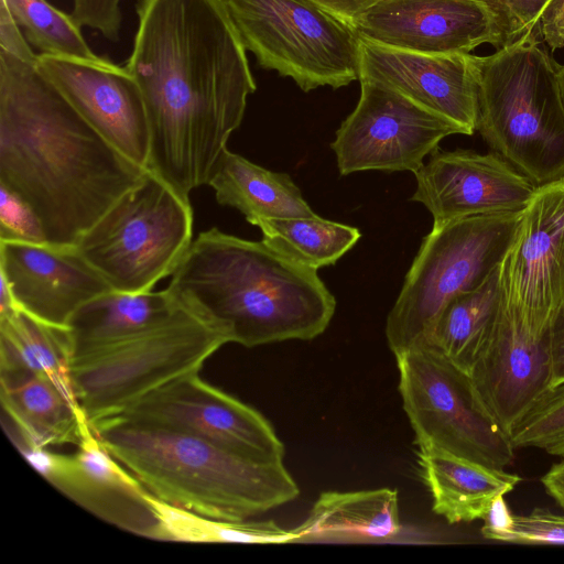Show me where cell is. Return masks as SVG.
Instances as JSON below:
<instances>
[{"mask_svg":"<svg viewBox=\"0 0 564 564\" xmlns=\"http://www.w3.org/2000/svg\"><path fill=\"white\" fill-rule=\"evenodd\" d=\"M469 376L487 409L510 436L517 423L552 386L549 334L542 338L531 336L502 306Z\"/></svg>","mask_w":564,"mask_h":564,"instance_id":"20","label":"cell"},{"mask_svg":"<svg viewBox=\"0 0 564 564\" xmlns=\"http://www.w3.org/2000/svg\"><path fill=\"white\" fill-rule=\"evenodd\" d=\"M0 50L24 62L36 64L37 55L31 50L25 35L21 33L19 24L2 0L0 1Z\"/></svg>","mask_w":564,"mask_h":564,"instance_id":"36","label":"cell"},{"mask_svg":"<svg viewBox=\"0 0 564 564\" xmlns=\"http://www.w3.org/2000/svg\"><path fill=\"white\" fill-rule=\"evenodd\" d=\"M183 307L251 348L311 340L328 327L336 300L317 274L263 240L216 227L192 241L165 289Z\"/></svg>","mask_w":564,"mask_h":564,"instance_id":"3","label":"cell"},{"mask_svg":"<svg viewBox=\"0 0 564 564\" xmlns=\"http://www.w3.org/2000/svg\"><path fill=\"white\" fill-rule=\"evenodd\" d=\"M395 359L403 410L417 446H435L496 468L513 462L510 436L467 372L430 346L405 350Z\"/></svg>","mask_w":564,"mask_h":564,"instance_id":"10","label":"cell"},{"mask_svg":"<svg viewBox=\"0 0 564 564\" xmlns=\"http://www.w3.org/2000/svg\"><path fill=\"white\" fill-rule=\"evenodd\" d=\"M498 270L479 288L454 297L422 346L470 373L502 312Z\"/></svg>","mask_w":564,"mask_h":564,"instance_id":"27","label":"cell"},{"mask_svg":"<svg viewBox=\"0 0 564 564\" xmlns=\"http://www.w3.org/2000/svg\"><path fill=\"white\" fill-rule=\"evenodd\" d=\"M341 19L354 23L365 10L379 0H312Z\"/></svg>","mask_w":564,"mask_h":564,"instance_id":"39","label":"cell"},{"mask_svg":"<svg viewBox=\"0 0 564 564\" xmlns=\"http://www.w3.org/2000/svg\"><path fill=\"white\" fill-rule=\"evenodd\" d=\"M231 333L183 306L131 336L78 352L70 362L77 402L91 427L124 413L170 381L199 372Z\"/></svg>","mask_w":564,"mask_h":564,"instance_id":"6","label":"cell"},{"mask_svg":"<svg viewBox=\"0 0 564 564\" xmlns=\"http://www.w3.org/2000/svg\"><path fill=\"white\" fill-rule=\"evenodd\" d=\"M549 338L553 367L552 384H554L564 381V303L550 325Z\"/></svg>","mask_w":564,"mask_h":564,"instance_id":"38","label":"cell"},{"mask_svg":"<svg viewBox=\"0 0 564 564\" xmlns=\"http://www.w3.org/2000/svg\"><path fill=\"white\" fill-rule=\"evenodd\" d=\"M359 79L390 86L456 123L467 135L477 129L478 74L475 55L412 52L360 37Z\"/></svg>","mask_w":564,"mask_h":564,"instance_id":"17","label":"cell"},{"mask_svg":"<svg viewBox=\"0 0 564 564\" xmlns=\"http://www.w3.org/2000/svg\"><path fill=\"white\" fill-rule=\"evenodd\" d=\"M115 419L185 433L257 462L283 460L285 447L257 410L193 372L152 391Z\"/></svg>","mask_w":564,"mask_h":564,"instance_id":"13","label":"cell"},{"mask_svg":"<svg viewBox=\"0 0 564 564\" xmlns=\"http://www.w3.org/2000/svg\"><path fill=\"white\" fill-rule=\"evenodd\" d=\"M513 447L564 457V381L552 384L510 433Z\"/></svg>","mask_w":564,"mask_h":564,"instance_id":"31","label":"cell"},{"mask_svg":"<svg viewBox=\"0 0 564 564\" xmlns=\"http://www.w3.org/2000/svg\"><path fill=\"white\" fill-rule=\"evenodd\" d=\"M258 64L303 91L359 78L360 37L351 23L312 0H221Z\"/></svg>","mask_w":564,"mask_h":564,"instance_id":"9","label":"cell"},{"mask_svg":"<svg viewBox=\"0 0 564 564\" xmlns=\"http://www.w3.org/2000/svg\"><path fill=\"white\" fill-rule=\"evenodd\" d=\"M3 427L13 442L36 447L77 445L87 419L74 393L50 378L0 376Z\"/></svg>","mask_w":564,"mask_h":564,"instance_id":"21","label":"cell"},{"mask_svg":"<svg viewBox=\"0 0 564 564\" xmlns=\"http://www.w3.org/2000/svg\"><path fill=\"white\" fill-rule=\"evenodd\" d=\"M536 34L551 50L564 47V0H550L536 23Z\"/></svg>","mask_w":564,"mask_h":564,"instance_id":"37","label":"cell"},{"mask_svg":"<svg viewBox=\"0 0 564 564\" xmlns=\"http://www.w3.org/2000/svg\"><path fill=\"white\" fill-rule=\"evenodd\" d=\"M410 198L433 216V224L499 213L521 212L536 185L494 151L436 149L415 173Z\"/></svg>","mask_w":564,"mask_h":564,"instance_id":"15","label":"cell"},{"mask_svg":"<svg viewBox=\"0 0 564 564\" xmlns=\"http://www.w3.org/2000/svg\"><path fill=\"white\" fill-rule=\"evenodd\" d=\"M151 503L159 520L160 541L281 544L294 542L296 538L293 530H285L272 520L213 519L165 503L152 494Z\"/></svg>","mask_w":564,"mask_h":564,"instance_id":"29","label":"cell"},{"mask_svg":"<svg viewBox=\"0 0 564 564\" xmlns=\"http://www.w3.org/2000/svg\"><path fill=\"white\" fill-rule=\"evenodd\" d=\"M193 220L189 199L148 170L74 248L113 291L149 292L191 246Z\"/></svg>","mask_w":564,"mask_h":564,"instance_id":"8","label":"cell"},{"mask_svg":"<svg viewBox=\"0 0 564 564\" xmlns=\"http://www.w3.org/2000/svg\"><path fill=\"white\" fill-rule=\"evenodd\" d=\"M73 355L68 327L45 323L20 307L0 314V376L46 377L75 394L70 378Z\"/></svg>","mask_w":564,"mask_h":564,"instance_id":"25","label":"cell"},{"mask_svg":"<svg viewBox=\"0 0 564 564\" xmlns=\"http://www.w3.org/2000/svg\"><path fill=\"white\" fill-rule=\"evenodd\" d=\"M489 10L497 50L536 34V23L550 0H478ZM540 40V39H539Z\"/></svg>","mask_w":564,"mask_h":564,"instance_id":"32","label":"cell"},{"mask_svg":"<svg viewBox=\"0 0 564 564\" xmlns=\"http://www.w3.org/2000/svg\"><path fill=\"white\" fill-rule=\"evenodd\" d=\"M521 212L433 224L387 317L384 333L394 356L422 346L444 307L498 270Z\"/></svg>","mask_w":564,"mask_h":564,"instance_id":"7","label":"cell"},{"mask_svg":"<svg viewBox=\"0 0 564 564\" xmlns=\"http://www.w3.org/2000/svg\"><path fill=\"white\" fill-rule=\"evenodd\" d=\"M91 429L155 498L204 517L247 520L300 495L283 460L248 459L185 433L123 419Z\"/></svg>","mask_w":564,"mask_h":564,"instance_id":"4","label":"cell"},{"mask_svg":"<svg viewBox=\"0 0 564 564\" xmlns=\"http://www.w3.org/2000/svg\"><path fill=\"white\" fill-rule=\"evenodd\" d=\"M39 70L108 142L147 169L150 129L141 90L112 61H85L39 54Z\"/></svg>","mask_w":564,"mask_h":564,"instance_id":"16","label":"cell"},{"mask_svg":"<svg viewBox=\"0 0 564 564\" xmlns=\"http://www.w3.org/2000/svg\"><path fill=\"white\" fill-rule=\"evenodd\" d=\"M0 241L46 243L33 212L15 195L0 186Z\"/></svg>","mask_w":564,"mask_h":564,"instance_id":"34","label":"cell"},{"mask_svg":"<svg viewBox=\"0 0 564 564\" xmlns=\"http://www.w3.org/2000/svg\"><path fill=\"white\" fill-rule=\"evenodd\" d=\"M497 541L522 544L564 545V516L545 509L513 514Z\"/></svg>","mask_w":564,"mask_h":564,"instance_id":"33","label":"cell"},{"mask_svg":"<svg viewBox=\"0 0 564 564\" xmlns=\"http://www.w3.org/2000/svg\"><path fill=\"white\" fill-rule=\"evenodd\" d=\"M10 13L24 29L29 43L41 54L108 64L111 59L98 56L84 40L80 26L70 14L56 9L46 0H2Z\"/></svg>","mask_w":564,"mask_h":564,"instance_id":"30","label":"cell"},{"mask_svg":"<svg viewBox=\"0 0 564 564\" xmlns=\"http://www.w3.org/2000/svg\"><path fill=\"white\" fill-rule=\"evenodd\" d=\"M271 248L304 267L332 265L359 240L358 228L313 217L268 218L256 225Z\"/></svg>","mask_w":564,"mask_h":564,"instance_id":"28","label":"cell"},{"mask_svg":"<svg viewBox=\"0 0 564 564\" xmlns=\"http://www.w3.org/2000/svg\"><path fill=\"white\" fill-rule=\"evenodd\" d=\"M402 529L397 490L325 491L292 529L294 542H377Z\"/></svg>","mask_w":564,"mask_h":564,"instance_id":"23","label":"cell"},{"mask_svg":"<svg viewBox=\"0 0 564 564\" xmlns=\"http://www.w3.org/2000/svg\"><path fill=\"white\" fill-rule=\"evenodd\" d=\"M417 447L433 511L449 524L484 520L494 502L521 481L519 475L503 468L489 467L435 446Z\"/></svg>","mask_w":564,"mask_h":564,"instance_id":"22","label":"cell"},{"mask_svg":"<svg viewBox=\"0 0 564 564\" xmlns=\"http://www.w3.org/2000/svg\"><path fill=\"white\" fill-rule=\"evenodd\" d=\"M352 25L367 41L427 54H465L495 39L492 17L478 0H379Z\"/></svg>","mask_w":564,"mask_h":564,"instance_id":"18","label":"cell"},{"mask_svg":"<svg viewBox=\"0 0 564 564\" xmlns=\"http://www.w3.org/2000/svg\"><path fill=\"white\" fill-rule=\"evenodd\" d=\"M13 444L43 478L88 512L121 530L159 540L150 491L106 449L88 421L72 454L20 441Z\"/></svg>","mask_w":564,"mask_h":564,"instance_id":"14","label":"cell"},{"mask_svg":"<svg viewBox=\"0 0 564 564\" xmlns=\"http://www.w3.org/2000/svg\"><path fill=\"white\" fill-rule=\"evenodd\" d=\"M147 172L95 130L36 64L0 50V186L33 212L46 243L74 247Z\"/></svg>","mask_w":564,"mask_h":564,"instance_id":"2","label":"cell"},{"mask_svg":"<svg viewBox=\"0 0 564 564\" xmlns=\"http://www.w3.org/2000/svg\"><path fill=\"white\" fill-rule=\"evenodd\" d=\"M546 494L564 508V460L554 465L541 477Z\"/></svg>","mask_w":564,"mask_h":564,"instance_id":"40","label":"cell"},{"mask_svg":"<svg viewBox=\"0 0 564 564\" xmlns=\"http://www.w3.org/2000/svg\"><path fill=\"white\" fill-rule=\"evenodd\" d=\"M503 310L542 338L564 303V178L538 186L498 268Z\"/></svg>","mask_w":564,"mask_h":564,"instance_id":"12","label":"cell"},{"mask_svg":"<svg viewBox=\"0 0 564 564\" xmlns=\"http://www.w3.org/2000/svg\"><path fill=\"white\" fill-rule=\"evenodd\" d=\"M558 78L561 83V88L564 97V66L558 65Z\"/></svg>","mask_w":564,"mask_h":564,"instance_id":"41","label":"cell"},{"mask_svg":"<svg viewBox=\"0 0 564 564\" xmlns=\"http://www.w3.org/2000/svg\"><path fill=\"white\" fill-rule=\"evenodd\" d=\"M527 36L476 56L477 129L536 186L564 178V97L558 65Z\"/></svg>","mask_w":564,"mask_h":564,"instance_id":"5","label":"cell"},{"mask_svg":"<svg viewBox=\"0 0 564 564\" xmlns=\"http://www.w3.org/2000/svg\"><path fill=\"white\" fill-rule=\"evenodd\" d=\"M121 0H74L72 18L77 25L99 31L107 40L117 42L122 22Z\"/></svg>","mask_w":564,"mask_h":564,"instance_id":"35","label":"cell"},{"mask_svg":"<svg viewBox=\"0 0 564 564\" xmlns=\"http://www.w3.org/2000/svg\"><path fill=\"white\" fill-rule=\"evenodd\" d=\"M178 306L166 290L105 293L83 305L73 316L68 328L74 355L149 328L164 321Z\"/></svg>","mask_w":564,"mask_h":564,"instance_id":"26","label":"cell"},{"mask_svg":"<svg viewBox=\"0 0 564 564\" xmlns=\"http://www.w3.org/2000/svg\"><path fill=\"white\" fill-rule=\"evenodd\" d=\"M0 273L18 307L59 327L91 300L113 291L74 247L0 241Z\"/></svg>","mask_w":564,"mask_h":564,"instance_id":"19","label":"cell"},{"mask_svg":"<svg viewBox=\"0 0 564 564\" xmlns=\"http://www.w3.org/2000/svg\"><path fill=\"white\" fill-rule=\"evenodd\" d=\"M208 185L218 204L236 208L252 226L260 219L317 215L289 174L267 170L228 148L217 160Z\"/></svg>","mask_w":564,"mask_h":564,"instance_id":"24","label":"cell"},{"mask_svg":"<svg viewBox=\"0 0 564 564\" xmlns=\"http://www.w3.org/2000/svg\"><path fill=\"white\" fill-rule=\"evenodd\" d=\"M359 82V100L330 144L341 175L371 170L415 173L444 138L465 134L456 123L390 86Z\"/></svg>","mask_w":564,"mask_h":564,"instance_id":"11","label":"cell"},{"mask_svg":"<svg viewBox=\"0 0 564 564\" xmlns=\"http://www.w3.org/2000/svg\"><path fill=\"white\" fill-rule=\"evenodd\" d=\"M124 68L150 129L147 169L189 199L208 185L257 85L247 50L221 0H138Z\"/></svg>","mask_w":564,"mask_h":564,"instance_id":"1","label":"cell"}]
</instances>
